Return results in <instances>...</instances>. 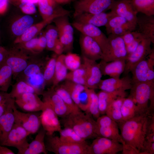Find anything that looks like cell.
Segmentation results:
<instances>
[{
  "mask_svg": "<svg viewBox=\"0 0 154 154\" xmlns=\"http://www.w3.org/2000/svg\"><path fill=\"white\" fill-rule=\"evenodd\" d=\"M44 142L47 151L56 154H90L87 142L71 143L62 142L58 137L45 135Z\"/></svg>",
  "mask_w": 154,
  "mask_h": 154,
  "instance_id": "5b68a950",
  "label": "cell"
},
{
  "mask_svg": "<svg viewBox=\"0 0 154 154\" xmlns=\"http://www.w3.org/2000/svg\"><path fill=\"white\" fill-rule=\"evenodd\" d=\"M122 150L120 143L101 137H96L90 145V154H116Z\"/></svg>",
  "mask_w": 154,
  "mask_h": 154,
  "instance_id": "9a60e30c",
  "label": "cell"
},
{
  "mask_svg": "<svg viewBox=\"0 0 154 154\" xmlns=\"http://www.w3.org/2000/svg\"><path fill=\"white\" fill-rule=\"evenodd\" d=\"M85 68L82 64L78 68L68 73L65 79L85 86Z\"/></svg>",
  "mask_w": 154,
  "mask_h": 154,
  "instance_id": "ee69618b",
  "label": "cell"
},
{
  "mask_svg": "<svg viewBox=\"0 0 154 154\" xmlns=\"http://www.w3.org/2000/svg\"><path fill=\"white\" fill-rule=\"evenodd\" d=\"M132 85L131 78L128 74L121 78H111L101 79L98 85V88L108 92L125 91L130 90Z\"/></svg>",
  "mask_w": 154,
  "mask_h": 154,
  "instance_id": "7402d4cb",
  "label": "cell"
},
{
  "mask_svg": "<svg viewBox=\"0 0 154 154\" xmlns=\"http://www.w3.org/2000/svg\"><path fill=\"white\" fill-rule=\"evenodd\" d=\"M15 104L23 110L28 112L41 111L45 106L44 103L36 94L27 93L15 99Z\"/></svg>",
  "mask_w": 154,
  "mask_h": 154,
  "instance_id": "ac0fdd59",
  "label": "cell"
},
{
  "mask_svg": "<svg viewBox=\"0 0 154 154\" xmlns=\"http://www.w3.org/2000/svg\"><path fill=\"white\" fill-rule=\"evenodd\" d=\"M44 34L46 41V48L48 50L53 51L55 44L59 39L58 30L55 26H48Z\"/></svg>",
  "mask_w": 154,
  "mask_h": 154,
  "instance_id": "f6af8a7d",
  "label": "cell"
},
{
  "mask_svg": "<svg viewBox=\"0 0 154 154\" xmlns=\"http://www.w3.org/2000/svg\"><path fill=\"white\" fill-rule=\"evenodd\" d=\"M98 63L102 75H108L111 78H119L124 71L125 60H119L106 62L101 60Z\"/></svg>",
  "mask_w": 154,
  "mask_h": 154,
  "instance_id": "4316f807",
  "label": "cell"
},
{
  "mask_svg": "<svg viewBox=\"0 0 154 154\" xmlns=\"http://www.w3.org/2000/svg\"><path fill=\"white\" fill-rule=\"evenodd\" d=\"M72 25L81 34L90 37L96 41L100 46L103 53L107 45L108 37L98 27L76 21Z\"/></svg>",
  "mask_w": 154,
  "mask_h": 154,
  "instance_id": "ffe728a7",
  "label": "cell"
},
{
  "mask_svg": "<svg viewBox=\"0 0 154 154\" xmlns=\"http://www.w3.org/2000/svg\"><path fill=\"white\" fill-rule=\"evenodd\" d=\"M15 123L24 128L30 134L38 132L41 125L40 115L37 112L24 113L18 110L15 105L13 106Z\"/></svg>",
  "mask_w": 154,
  "mask_h": 154,
  "instance_id": "4fadbf2b",
  "label": "cell"
},
{
  "mask_svg": "<svg viewBox=\"0 0 154 154\" xmlns=\"http://www.w3.org/2000/svg\"><path fill=\"white\" fill-rule=\"evenodd\" d=\"M9 0H0V15L4 14L7 11Z\"/></svg>",
  "mask_w": 154,
  "mask_h": 154,
  "instance_id": "91938a15",
  "label": "cell"
},
{
  "mask_svg": "<svg viewBox=\"0 0 154 154\" xmlns=\"http://www.w3.org/2000/svg\"><path fill=\"white\" fill-rule=\"evenodd\" d=\"M115 15L111 11L108 13L103 12L97 14L85 13L76 17L75 21L98 27L105 26L109 19Z\"/></svg>",
  "mask_w": 154,
  "mask_h": 154,
  "instance_id": "484cf974",
  "label": "cell"
},
{
  "mask_svg": "<svg viewBox=\"0 0 154 154\" xmlns=\"http://www.w3.org/2000/svg\"><path fill=\"white\" fill-rule=\"evenodd\" d=\"M123 154H139V151L132 146L126 144L124 143L122 144Z\"/></svg>",
  "mask_w": 154,
  "mask_h": 154,
  "instance_id": "6f0895ef",
  "label": "cell"
},
{
  "mask_svg": "<svg viewBox=\"0 0 154 154\" xmlns=\"http://www.w3.org/2000/svg\"><path fill=\"white\" fill-rule=\"evenodd\" d=\"M13 72L5 62L0 65V91L7 92L11 82Z\"/></svg>",
  "mask_w": 154,
  "mask_h": 154,
  "instance_id": "e575fe53",
  "label": "cell"
},
{
  "mask_svg": "<svg viewBox=\"0 0 154 154\" xmlns=\"http://www.w3.org/2000/svg\"><path fill=\"white\" fill-rule=\"evenodd\" d=\"M137 30L145 37L149 39L154 43V17L143 15L137 17Z\"/></svg>",
  "mask_w": 154,
  "mask_h": 154,
  "instance_id": "f1b7e54d",
  "label": "cell"
},
{
  "mask_svg": "<svg viewBox=\"0 0 154 154\" xmlns=\"http://www.w3.org/2000/svg\"><path fill=\"white\" fill-rule=\"evenodd\" d=\"M30 133L23 127L14 123L5 140L1 145L13 147L18 150L17 154H21L28 147L27 140Z\"/></svg>",
  "mask_w": 154,
  "mask_h": 154,
  "instance_id": "7c38bea8",
  "label": "cell"
},
{
  "mask_svg": "<svg viewBox=\"0 0 154 154\" xmlns=\"http://www.w3.org/2000/svg\"><path fill=\"white\" fill-rule=\"evenodd\" d=\"M145 140L151 142H154V133L146 134Z\"/></svg>",
  "mask_w": 154,
  "mask_h": 154,
  "instance_id": "be15d7a7",
  "label": "cell"
},
{
  "mask_svg": "<svg viewBox=\"0 0 154 154\" xmlns=\"http://www.w3.org/2000/svg\"><path fill=\"white\" fill-rule=\"evenodd\" d=\"M64 62L67 69L71 70H74L79 68L81 64L80 57L77 54L68 52L65 55Z\"/></svg>",
  "mask_w": 154,
  "mask_h": 154,
  "instance_id": "bcb514c9",
  "label": "cell"
},
{
  "mask_svg": "<svg viewBox=\"0 0 154 154\" xmlns=\"http://www.w3.org/2000/svg\"><path fill=\"white\" fill-rule=\"evenodd\" d=\"M57 57L56 56H54L46 62L43 75L46 85L52 83L54 75Z\"/></svg>",
  "mask_w": 154,
  "mask_h": 154,
  "instance_id": "7bdbcfd3",
  "label": "cell"
},
{
  "mask_svg": "<svg viewBox=\"0 0 154 154\" xmlns=\"http://www.w3.org/2000/svg\"><path fill=\"white\" fill-rule=\"evenodd\" d=\"M32 93L37 94L34 88L25 81L17 80L15 83L13 85L11 92L9 93L11 97L15 99L24 93Z\"/></svg>",
  "mask_w": 154,
  "mask_h": 154,
  "instance_id": "f35d334b",
  "label": "cell"
},
{
  "mask_svg": "<svg viewBox=\"0 0 154 154\" xmlns=\"http://www.w3.org/2000/svg\"><path fill=\"white\" fill-rule=\"evenodd\" d=\"M60 139L62 141L71 143H82L86 142V140L80 137L72 129L64 127L59 131Z\"/></svg>",
  "mask_w": 154,
  "mask_h": 154,
  "instance_id": "ab89813d",
  "label": "cell"
},
{
  "mask_svg": "<svg viewBox=\"0 0 154 154\" xmlns=\"http://www.w3.org/2000/svg\"><path fill=\"white\" fill-rule=\"evenodd\" d=\"M8 52L7 50L0 52V65L5 62Z\"/></svg>",
  "mask_w": 154,
  "mask_h": 154,
  "instance_id": "6125c7cd",
  "label": "cell"
},
{
  "mask_svg": "<svg viewBox=\"0 0 154 154\" xmlns=\"http://www.w3.org/2000/svg\"><path fill=\"white\" fill-rule=\"evenodd\" d=\"M31 53H32L18 46L8 50L5 63L11 69L15 79L25 69L32 60L35 57L30 54Z\"/></svg>",
  "mask_w": 154,
  "mask_h": 154,
  "instance_id": "8992f818",
  "label": "cell"
},
{
  "mask_svg": "<svg viewBox=\"0 0 154 154\" xmlns=\"http://www.w3.org/2000/svg\"><path fill=\"white\" fill-rule=\"evenodd\" d=\"M15 104L14 100L9 104L0 117V145L5 140L15 123V119L13 109V106Z\"/></svg>",
  "mask_w": 154,
  "mask_h": 154,
  "instance_id": "d4e9b609",
  "label": "cell"
},
{
  "mask_svg": "<svg viewBox=\"0 0 154 154\" xmlns=\"http://www.w3.org/2000/svg\"><path fill=\"white\" fill-rule=\"evenodd\" d=\"M129 97L136 105L141 114L154 112V82H140L132 84Z\"/></svg>",
  "mask_w": 154,
  "mask_h": 154,
  "instance_id": "3957f363",
  "label": "cell"
},
{
  "mask_svg": "<svg viewBox=\"0 0 154 154\" xmlns=\"http://www.w3.org/2000/svg\"><path fill=\"white\" fill-rule=\"evenodd\" d=\"M46 41L44 34L38 38L37 45L35 53L38 54L42 51L46 47Z\"/></svg>",
  "mask_w": 154,
  "mask_h": 154,
  "instance_id": "9f6ffc18",
  "label": "cell"
},
{
  "mask_svg": "<svg viewBox=\"0 0 154 154\" xmlns=\"http://www.w3.org/2000/svg\"><path fill=\"white\" fill-rule=\"evenodd\" d=\"M145 37L142 35H141L137 38L131 43L126 46L128 55L135 51L141 41Z\"/></svg>",
  "mask_w": 154,
  "mask_h": 154,
  "instance_id": "11a10c76",
  "label": "cell"
},
{
  "mask_svg": "<svg viewBox=\"0 0 154 154\" xmlns=\"http://www.w3.org/2000/svg\"><path fill=\"white\" fill-rule=\"evenodd\" d=\"M7 50L5 48L0 45V52L5 51Z\"/></svg>",
  "mask_w": 154,
  "mask_h": 154,
  "instance_id": "03108f58",
  "label": "cell"
},
{
  "mask_svg": "<svg viewBox=\"0 0 154 154\" xmlns=\"http://www.w3.org/2000/svg\"><path fill=\"white\" fill-rule=\"evenodd\" d=\"M136 27V25L129 22L114 29L111 31L110 34L122 36L128 32L135 30Z\"/></svg>",
  "mask_w": 154,
  "mask_h": 154,
  "instance_id": "c3c4849f",
  "label": "cell"
},
{
  "mask_svg": "<svg viewBox=\"0 0 154 154\" xmlns=\"http://www.w3.org/2000/svg\"><path fill=\"white\" fill-rule=\"evenodd\" d=\"M19 7L21 11L27 15L35 13L36 9L34 3L28 1L21 2Z\"/></svg>",
  "mask_w": 154,
  "mask_h": 154,
  "instance_id": "816d5d0a",
  "label": "cell"
},
{
  "mask_svg": "<svg viewBox=\"0 0 154 154\" xmlns=\"http://www.w3.org/2000/svg\"><path fill=\"white\" fill-rule=\"evenodd\" d=\"M116 15L137 26V13L129 0H115L110 9Z\"/></svg>",
  "mask_w": 154,
  "mask_h": 154,
  "instance_id": "603a6c76",
  "label": "cell"
},
{
  "mask_svg": "<svg viewBox=\"0 0 154 154\" xmlns=\"http://www.w3.org/2000/svg\"><path fill=\"white\" fill-rule=\"evenodd\" d=\"M40 115L41 125L47 135H53L55 132L61 129L58 116L50 106L46 102Z\"/></svg>",
  "mask_w": 154,
  "mask_h": 154,
  "instance_id": "e0dca14e",
  "label": "cell"
},
{
  "mask_svg": "<svg viewBox=\"0 0 154 154\" xmlns=\"http://www.w3.org/2000/svg\"><path fill=\"white\" fill-rule=\"evenodd\" d=\"M38 38L35 37L24 43L17 44L20 47L30 52L33 54H35Z\"/></svg>",
  "mask_w": 154,
  "mask_h": 154,
  "instance_id": "f907efd6",
  "label": "cell"
},
{
  "mask_svg": "<svg viewBox=\"0 0 154 154\" xmlns=\"http://www.w3.org/2000/svg\"></svg>",
  "mask_w": 154,
  "mask_h": 154,
  "instance_id": "003e7915",
  "label": "cell"
},
{
  "mask_svg": "<svg viewBox=\"0 0 154 154\" xmlns=\"http://www.w3.org/2000/svg\"><path fill=\"white\" fill-rule=\"evenodd\" d=\"M126 97H119L114 100L108 106L106 114L118 124L122 121L121 106Z\"/></svg>",
  "mask_w": 154,
  "mask_h": 154,
  "instance_id": "836d02e7",
  "label": "cell"
},
{
  "mask_svg": "<svg viewBox=\"0 0 154 154\" xmlns=\"http://www.w3.org/2000/svg\"><path fill=\"white\" fill-rule=\"evenodd\" d=\"M96 119V133L97 137L107 138L121 144L123 141L116 122L106 115L100 116Z\"/></svg>",
  "mask_w": 154,
  "mask_h": 154,
  "instance_id": "30bf717a",
  "label": "cell"
},
{
  "mask_svg": "<svg viewBox=\"0 0 154 154\" xmlns=\"http://www.w3.org/2000/svg\"><path fill=\"white\" fill-rule=\"evenodd\" d=\"M68 15L61 16L54 19V23L58 33L59 39L62 44L64 51L71 52L73 48L74 30L70 23Z\"/></svg>",
  "mask_w": 154,
  "mask_h": 154,
  "instance_id": "8fae6325",
  "label": "cell"
},
{
  "mask_svg": "<svg viewBox=\"0 0 154 154\" xmlns=\"http://www.w3.org/2000/svg\"><path fill=\"white\" fill-rule=\"evenodd\" d=\"M129 22L124 18L116 14L109 19L105 26L107 33L109 35L111 31L114 29Z\"/></svg>",
  "mask_w": 154,
  "mask_h": 154,
  "instance_id": "7dc6e473",
  "label": "cell"
},
{
  "mask_svg": "<svg viewBox=\"0 0 154 154\" xmlns=\"http://www.w3.org/2000/svg\"><path fill=\"white\" fill-rule=\"evenodd\" d=\"M54 89L69 109L71 113L81 111L73 101L68 92L61 86H56Z\"/></svg>",
  "mask_w": 154,
  "mask_h": 154,
  "instance_id": "b9f144b4",
  "label": "cell"
},
{
  "mask_svg": "<svg viewBox=\"0 0 154 154\" xmlns=\"http://www.w3.org/2000/svg\"><path fill=\"white\" fill-rule=\"evenodd\" d=\"M97 94L100 114L102 115L106 114L108 106L114 100L119 97H126L127 96L125 91L108 92L101 90Z\"/></svg>",
  "mask_w": 154,
  "mask_h": 154,
  "instance_id": "f546056e",
  "label": "cell"
},
{
  "mask_svg": "<svg viewBox=\"0 0 154 154\" xmlns=\"http://www.w3.org/2000/svg\"><path fill=\"white\" fill-rule=\"evenodd\" d=\"M65 55L62 54L58 55L56 59L55 71L52 82V87L54 88L64 79L68 73L67 68L64 62Z\"/></svg>",
  "mask_w": 154,
  "mask_h": 154,
  "instance_id": "d6a6232c",
  "label": "cell"
},
{
  "mask_svg": "<svg viewBox=\"0 0 154 154\" xmlns=\"http://www.w3.org/2000/svg\"><path fill=\"white\" fill-rule=\"evenodd\" d=\"M148 114L138 115L118 124L122 143L132 146L139 152L142 149L145 140Z\"/></svg>",
  "mask_w": 154,
  "mask_h": 154,
  "instance_id": "6da1fadb",
  "label": "cell"
},
{
  "mask_svg": "<svg viewBox=\"0 0 154 154\" xmlns=\"http://www.w3.org/2000/svg\"><path fill=\"white\" fill-rule=\"evenodd\" d=\"M37 3L43 20L52 17L68 15L70 13L58 5L54 0H38Z\"/></svg>",
  "mask_w": 154,
  "mask_h": 154,
  "instance_id": "cb8c5ba5",
  "label": "cell"
},
{
  "mask_svg": "<svg viewBox=\"0 0 154 154\" xmlns=\"http://www.w3.org/2000/svg\"><path fill=\"white\" fill-rule=\"evenodd\" d=\"M42 101L48 104L58 117L64 118L71 112L61 97L51 87L42 94Z\"/></svg>",
  "mask_w": 154,
  "mask_h": 154,
  "instance_id": "d6986e66",
  "label": "cell"
},
{
  "mask_svg": "<svg viewBox=\"0 0 154 154\" xmlns=\"http://www.w3.org/2000/svg\"><path fill=\"white\" fill-rule=\"evenodd\" d=\"M11 150L0 145V154H15Z\"/></svg>",
  "mask_w": 154,
  "mask_h": 154,
  "instance_id": "94428289",
  "label": "cell"
},
{
  "mask_svg": "<svg viewBox=\"0 0 154 154\" xmlns=\"http://www.w3.org/2000/svg\"><path fill=\"white\" fill-rule=\"evenodd\" d=\"M14 100V99L11 97L9 93L0 91V117L9 104Z\"/></svg>",
  "mask_w": 154,
  "mask_h": 154,
  "instance_id": "681fc988",
  "label": "cell"
},
{
  "mask_svg": "<svg viewBox=\"0 0 154 154\" xmlns=\"http://www.w3.org/2000/svg\"><path fill=\"white\" fill-rule=\"evenodd\" d=\"M61 86L68 92L78 107L80 95L85 90L86 86L68 80H66L63 84Z\"/></svg>",
  "mask_w": 154,
  "mask_h": 154,
  "instance_id": "74e56055",
  "label": "cell"
},
{
  "mask_svg": "<svg viewBox=\"0 0 154 154\" xmlns=\"http://www.w3.org/2000/svg\"><path fill=\"white\" fill-rule=\"evenodd\" d=\"M102 60L106 62L116 60H126L128 54L124 41L121 36L109 35L108 42L103 52Z\"/></svg>",
  "mask_w": 154,
  "mask_h": 154,
  "instance_id": "ba28073f",
  "label": "cell"
},
{
  "mask_svg": "<svg viewBox=\"0 0 154 154\" xmlns=\"http://www.w3.org/2000/svg\"><path fill=\"white\" fill-rule=\"evenodd\" d=\"M121 112L122 117V122L139 115L136 105L133 100L129 97L125 98L123 101L121 107Z\"/></svg>",
  "mask_w": 154,
  "mask_h": 154,
  "instance_id": "d590c367",
  "label": "cell"
},
{
  "mask_svg": "<svg viewBox=\"0 0 154 154\" xmlns=\"http://www.w3.org/2000/svg\"><path fill=\"white\" fill-rule=\"evenodd\" d=\"M53 51L58 56L62 54V53L64 51L63 45L59 39L55 44Z\"/></svg>",
  "mask_w": 154,
  "mask_h": 154,
  "instance_id": "680465c9",
  "label": "cell"
},
{
  "mask_svg": "<svg viewBox=\"0 0 154 154\" xmlns=\"http://www.w3.org/2000/svg\"><path fill=\"white\" fill-rule=\"evenodd\" d=\"M142 35L137 30L128 32L123 36L122 37L125 46L132 42L137 38Z\"/></svg>",
  "mask_w": 154,
  "mask_h": 154,
  "instance_id": "f5cc1de1",
  "label": "cell"
},
{
  "mask_svg": "<svg viewBox=\"0 0 154 154\" xmlns=\"http://www.w3.org/2000/svg\"><path fill=\"white\" fill-rule=\"evenodd\" d=\"M46 62L35 57L16 78L25 81L34 88L37 95H42L46 85L43 75Z\"/></svg>",
  "mask_w": 154,
  "mask_h": 154,
  "instance_id": "277c9868",
  "label": "cell"
},
{
  "mask_svg": "<svg viewBox=\"0 0 154 154\" xmlns=\"http://www.w3.org/2000/svg\"><path fill=\"white\" fill-rule=\"evenodd\" d=\"M45 135L46 131L42 127L39 129L34 140L21 154H47L44 142Z\"/></svg>",
  "mask_w": 154,
  "mask_h": 154,
  "instance_id": "4dcf8cb0",
  "label": "cell"
},
{
  "mask_svg": "<svg viewBox=\"0 0 154 154\" xmlns=\"http://www.w3.org/2000/svg\"><path fill=\"white\" fill-rule=\"evenodd\" d=\"M58 4H66L70 3L72 2L77 0H54Z\"/></svg>",
  "mask_w": 154,
  "mask_h": 154,
  "instance_id": "e7e4bbea",
  "label": "cell"
},
{
  "mask_svg": "<svg viewBox=\"0 0 154 154\" xmlns=\"http://www.w3.org/2000/svg\"><path fill=\"white\" fill-rule=\"evenodd\" d=\"M88 90L89 98V104L87 110L85 112L90 114L93 117L97 119L100 115L98 95L94 90L88 88Z\"/></svg>",
  "mask_w": 154,
  "mask_h": 154,
  "instance_id": "60d3db41",
  "label": "cell"
},
{
  "mask_svg": "<svg viewBox=\"0 0 154 154\" xmlns=\"http://www.w3.org/2000/svg\"><path fill=\"white\" fill-rule=\"evenodd\" d=\"M82 58L86 72L85 86L94 90L98 88L102 75L99 63L83 56Z\"/></svg>",
  "mask_w": 154,
  "mask_h": 154,
  "instance_id": "2e32d148",
  "label": "cell"
},
{
  "mask_svg": "<svg viewBox=\"0 0 154 154\" xmlns=\"http://www.w3.org/2000/svg\"><path fill=\"white\" fill-rule=\"evenodd\" d=\"M56 17H52L35 24L32 25L28 28L20 36L15 39L14 43L17 44L27 42L35 37L38 33L47 24L50 23Z\"/></svg>",
  "mask_w": 154,
  "mask_h": 154,
  "instance_id": "83f0119b",
  "label": "cell"
},
{
  "mask_svg": "<svg viewBox=\"0 0 154 154\" xmlns=\"http://www.w3.org/2000/svg\"><path fill=\"white\" fill-rule=\"evenodd\" d=\"M79 42L82 56L96 61L103 59V54L100 47L91 37L81 34Z\"/></svg>",
  "mask_w": 154,
  "mask_h": 154,
  "instance_id": "44dd1931",
  "label": "cell"
},
{
  "mask_svg": "<svg viewBox=\"0 0 154 154\" xmlns=\"http://www.w3.org/2000/svg\"><path fill=\"white\" fill-rule=\"evenodd\" d=\"M154 142L145 140L143 147L139 152V154H154Z\"/></svg>",
  "mask_w": 154,
  "mask_h": 154,
  "instance_id": "db71d44e",
  "label": "cell"
},
{
  "mask_svg": "<svg viewBox=\"0 0 154 154\" xmlns=\"http://www.w3.org/2000/svg\"><path fill=\"white\" fill-rule=\"evenodd\" d=\"M154 50L138 62L131 72L132 84L140 82H154Z\"/></svg>",
  "mask_w": 154,
  "mask_h": 154,
  "instance_id": "52a82bcc",
  "label": "cell"
},
{
  "mask_svg": "<svg viewBox=\"0 0 154 154\" xmlns=\"http://www.w3.org/2000/svg\"><path fill=\"white\" fill-rule=\"evenodd\" d=\"M63 119L64 127L72 129L85 140L97 137L96 133V121L90 114L80 111L70 113Z\"/></svg>",
  "mask_w": 154,
  "mask_h": 154,
  "instance_id": "7a4b0ae2",
  "label": "cell"
},
{
  "mask_svg": "<svg viewBox=\"0 0 154 154\" xmlns=\"http://www.w3.org/2000/svg\"><path fill=\"white\" fill-rule=\"evenodd\" d=\"M150 40L144 37L135 51L128 55L125 60V65L123 74L126 76L131 72L134 67L140 61L145 58L151 52Z\"/></svg>",
  "mask_w": 154,
  "mask_h": 154,
  "instance_id": "5bb4252c",
  "label": "cell"
},
{
  "mask_svg": "<svg viewBox=\"0 0 154 154\" xmlns=\"http://www.w3.org/2000/svg\"><path fill=\"white\" fill-rule=\"evenodd\" d=\"M115 0H79L74 5L73 17L85 13L97 14L110 9Z\"/></svg>",
  "mask_w": 154,
  "mask_h": 154,
  "instance_id": "9c48e42d",
  "label": "cell"
},
{
  "mask_svg": "<svg viewBox=\"0 0 154 154\" xmlns=\"http://www.w3.org/2000/svg\"><path fill=\"white\" fill-rule=\"evenodd\" d=\"M33 18L29 15L22 16L14 21L11 27L13 34L17 36H20L29 27L33 24Z\"/></svg>",
  "mask_w": 154,
  "mask_h": 154,
  "instance_id": "1f68e13d",
  "label": "cell"
},
{
  "mask_svg": "<svg viewBox=\"0 0 154 154\" xmlns=\"http://www.w3.org/2000/svg\"><path fill=\"white\" fill-rule=\"evenodd\" d=\"M130 2L138 13L147 16L154 15V0H131Z\"/></svg>",
  "mask_w": 154,
  "mask_h": 154,
  "instance_id": "8d00e7d4",
  "label": "cell"
}]
</instances>
